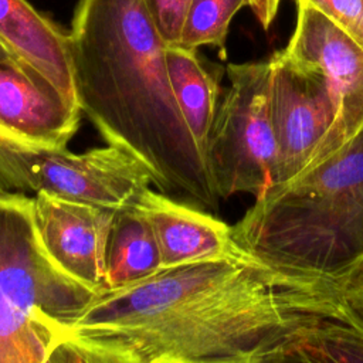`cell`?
<instances>
[{"label":"cell","instance_id":"6da1fadb","mask_svg":"<svg viewBox=\"0 0 363 363\" xmlns=\"http://www.w3.org/2000/svg\"><path fill=\"white\" fill-rule=\"evenodd\" d=\"M335 309L333 282L247 255L164 268L104 289L60 316L58 330L135 363L213 362L251 350L303 315L332 316Z\"/></svg>","mask_w":363,"mask_h":363},{"label":"cell","instance_id":"7a4b0ae2","mask_svg":"<svg viewBox=\"0 0 363 363\" xmlns=\"http://www.w3.org/2000/svg\"><path fill=\"white\" fill-rule=\"evenodd\" d=\"M68 37L78 106L102 139L143 162L156 190L216 210L208 159L179 109L167 45L143 0H79Z\"/></svg>","mask_w":363,"mask_h":363},{"label":"cell","instance_id":"3957f363","mask_svg":"<svg viewBox=\"0 0 363 363\" xmlns=\"http://www.w3.org/2000/svg\"><path fill=\"white\" fill-rule=\"evenodd\" d=\"M233 240L277 271L332 281L363 261V132L255 199Z\"/></svg>","mask_w":363,"mask_h":363},{"label":"cell","instance_id":"277c9868","mask_svg":"<svg viewBox=\"0 0 363 363\" xmlns=\"http://www.w3.org/2000/svg\"><path fill=\"white\" fill-rule=\"evenodd\" d=\"M92 295L45 258L31 196L0 194V363H45L60 336L58 318Z\"/></svg>","mask_w":363,"mask_h":363},{"label":"cell","instance_id":"5b68a950","mask_svg":"<svg viewBox=\"0 0 363 363\" xmlns=\"http://www.w3.org/2000/svg\"><path fill=\"white\" fill-rule=\"evenodd\" d=\"M208 138V162L221 200L264 196L275 186L278 147L269 116L268 61L228 64Z\"/></svg>","mask_w":363,"mask_h":363},{"label":"cell","instance_id":"8992f818","mask_svg":"<svg viewBox=\"0 0 363 363\" xmlns=\"http://www.w3.org/2000/svg\"><path fill=\"white\" fill-rule=\"evenodd\" d=\"M269 116L278 147V186L328 156L336 109L319 72L294 62L282 50L269 58Z\"/></svg>","mask_w":363,"mask_h":363},{"label":"cell","instance_id":"52a82bcc","mask_svg":"<svg viewBox=\"0 0 363 363\" xmlns=\"http://www.w3.org/2000/svg\"><path fill=\"white\" fill-rule=\"evenodd\" d=\"M153 186L150 170L125 149L108 145L74 153L68 149L40 153L26 170V193L48 191L60 197L121 211Z\"/></svg>","mask_w":363,"mask_h":363},{"label":"cell","instance_id":"ba28073f","mask_svg":"<svg viewBox=\"0 0 363 363\" xmlns=\"http://www.w3.org/2000/svg\"><path fill=\"white\" fill-rule=\"evenodd\" d=\"M116 213L44 190L31 196L33 230L45 258L94 295L106 288V251Z\"/></svg>","mask_w":363,"mask_h":363},{"label":"cell","instance_id":"9c48e42d","mask_svg":"<svg viewBox=\"0 0 363 363\" xmlns=\"http://www.w3.org/2000/svg\"><path fill=\"white\" fill-rule=\"evenodd\" d=\"M282 52L325 79L336 109L329 157L363 132V50L319 11L298 6L296 26Z\"/></svg>","mask_w":363,"mask_h":363},{"label":"cell","instance_id":"30bf717a","mask_svg":"<svg viewBox=\"0 0 363 363\" xmlns=\"http://www.w3.org/2000/svg\"><path fill=\"white\" fill-rule=\"evenodd\" d=\"M77 102L23 64H0V126L27 156L64 150L81 122Z\"/></svg>","mask_w":363,"mask_h":363},{"label":"cell","instance_id":"8fae6325","mask_svg":"<svg viewBox=\"0 0 363 363\" xmlns=\"http://www.w3.org/2000/svg\"><path fill=\"white\" fill-rule=\"evenodd\" d=\"M132 207L146 220L156 238L162 269L247 257L233 240L231 225L196 206L149 187Z\"/></svg>","mask_w":363,"mask_h":363},{"label":"cell","instance_id":"7c38bea8","mask_svg":"<svg viewBox=\"0 0 363 363\" xmlns=\"http://www.w3.org/2000/svg\"><path fill=\"white\" fill-rule=\"evenodd\" d=\"M210 363H363V332L335 316L303 315L251 350Z\"/></svg>","mask_w":363,"mask_h":363},{"label":"cell","instance_id":"4fadbf2b","mask_svg":"<svg viewBox=\"0 0 363 363\" xmlns=\"http://www.w3.org/2000/svg\"><path fill=\"white\" fill-rule=\"evenodd\" d=\"M0 40L21 64L77 102L68 33L27 0H0Z\"/></svg>","mask_w":363,"mask_h":363},{"label":"cell","instance_id":"5bb4252c","mask_svg":"<svg viewBox=\"0 0 363 363\" xmlns=\"http://www.w3.org/2000/svg\"><path fill=\"white\" fill-rule=\"evenodd\" d=\"M166 64L183 119L208 159L210 130L221 98L220 75L200 61L197 51L179 45L166 47Z\"/></svg>","mask_w":363,"mask_h":363},{"label":"cell","instance_id":"9a60e30c","mask_svg":"<svg viewBox=\"0 0 363 363\" xmlns=\"http://www.w3.org/2000/svg\"><path fill=\"white\" fill-rule=\"evenodd\" d=\"M160 269V252L146 220L132 206L118 211L106 251L105 289L138 282Z\"/></svg>","mask_w":363,"mask_h":363},{"label":"cell","instance_id":"2e32d148","mask_svg":"<svg viewBox=\"0 0 363 363\" xmlns=\"http://www.w3.org/2000/svg\"><path fill=\"white\" fill-rule=\"evenodd\" d=\"M248 0H193L179 47L197 51L200 47L224 50L233 17Z\"/></svg>","mask_w":363,"mask_h":363},{"label":"cell","instance_id":"e0dca14e","mask_svg":"<svg viewBox=\"0 0 363 363\" xmlns=\"http://www.w3.org/2000/svg\"><path fill=\"white\" fill-rule=\"evenodd\" d=\"M332 21L363 50V0H295Z\"/></svg>","mask_w":363,"mask_h":363},{"label":"cell","instance_id":"ac0fdd59","mask_svg":"<svg viewBox=\"0 0 363 363\" xmlns=\"http://www.w3.org/2000/svg\"><path fill=\"white\" fill-rule=\"evenodd\" d=\"M335 318L363 332V261L333 282Z\"/></svg>","mask_w":363,"mask_h":363},{"label":"cell","instance_id":"d6986e66","mask_svg":"<svg viewBox=\"0 0 363 363\" xmlns=\"http://www.w3.org/2000/svg\"><path fill=\"white\" fill-rule=\"evenodd\" d=\"M50 363H135L130 357L74 337L58 336L48 356Z\"/></svg>","mask_w":363,"mask_h":363},{"label":"cell","instance_id":"ffe728a7","mask_svg":"<svg viewBox=\"0 0 363 363\" xmlns=\"http://www.w3.org/2000/svg\"><path fill=\"white\" fill-rule=\"evenodd\" d=\"M143 3L164 44L179 45L193 0H143Z\"/></svg>","mask_w":363,"mask_h":363},{"label":"cell","instance_id":"44dd1931","mask_svg":"<svg viewBox=\"0 0 363 363\" xmlns=\"http://www.w3.org/2000/svg\"><path fill=\"white\" fill-rule=\"evenodd\" d=\"M281 0H248V6L255 14L258 23L267 30L272 24Z\"/></svg>","mask_w":363,"mask_h":363},{"label":"cell","instance_id":"7402d4cb","mask_svg":"<svg viewBox=\"0 0 363 363\" xmlns=\"http://www.w3.org/2000/svg\"><path fill=\"white\" fill-rule=\"evenodd\" d=\"M0 64H21L20 60L3 44L1 40H0Z\"/></svg>","mask_w":363,"mask_h":363},{"label":"cell","instance_id":"603a6c76","mask_svg":"<svg viewBox=\"0 0 363 363\" xmlns=\"http://www.w3.org/2000/svg\"><path fill=\"white\" fill-rule=\"evenodd\" d=\"M7 140H9L7 133H6V130L0 126V147H3V146L7 143Z\"/></svg>","mask_w":363,"mask_h":363},{"label":"cell","instance_id":"cb8c5ba5","mask_svg":"<svg viewBox=\"0 0 363 363\" xmlns=\"http://www.w3.org/2000/svg\"><path fill=\"white\" fill-rule=\"evenodd\" d=\"M156 363H208V362H180V360H160Z\"/></svg>","mask_w":363,"mask_h":363},{"label":"cell","instance_id":"d4e9b609","mask_svg":"<svg viewBox=\"0 0 363 363\" xmlns=\"http://www.w3.org/2000/svg\"><path fill=\"white\" fill-rule=\"evenodd\" d=\"M45 363H50V362H48V360H47V362H45Z\"/></svg>","mask_w":363,"mask_h":363}]
</instances>
